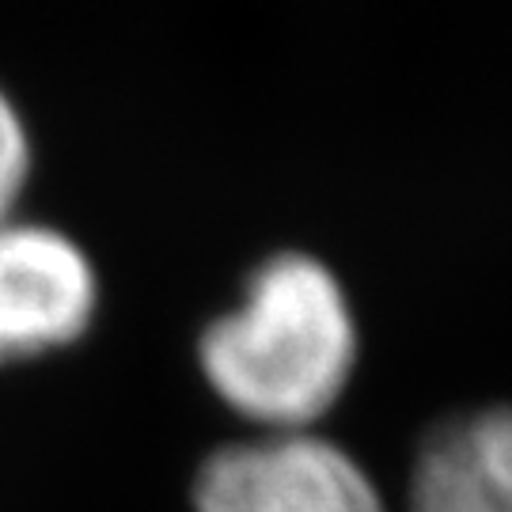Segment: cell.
Segmentation results:
<instances>
[{"instance_id":"cell-2","label":"cell","mask_w":512,"mask_h":512,"mask_svg":"<svg viewBox=\"0 0 512 512\" xmlns=\"http://www.w3.org/2000/svg\"><path fill=\"white\" fill-rule=\"evenodd\" d=\"M194 512H387L361 463L334 440L262 433L224 444L194 478Z\"/></svg>"},{"instance_id":"cell-5","label":"cell","mask_w":512,"mask_h":512,"mask_svg":"<svg viewBox=\"0 0 512 512\" xmlns=\"http://www.w3.org/2000/svg\"><path fill=\"white\" fill-rule=\"evenodd\" d=\"M31 133L19 107L8 99V92L0 88V220H8L16 213V202L23 194V186L31 179Z\"/></svg>"},{"instance_id":"cell-4","label":"cell","mask_w":512,"mask_h":512,"mask_svg":"<svg viewBox=\"0 0 512 512\" xmlns=\"http://www.w3.org/2000/svg\"><path fill=\"white\" fill-rule=\"evenodd\" d=\"M410 512H512V406L452 414L421 437Z\"/></svg>"},{"instance_id":"cell-1","label":"cell","mask_w":512,"mask_h":512,"mask_svg":"<svg viewBox=\"0 0 512 512\" xmlns=\"http://www.w3.org/2000/svg\"><path fill=\"white\" fill-rule=\"evenodd\" d=\"M357 361L353 311L319 258L270 255L243 300L202 330L198 365L232 414L266 433L311 429L342 399Z\"/></svg>"},{"instance_id":"cell-3","label":"cell","mask_w":512,"mask_h":512,"mask_svg":"<svg viewBox=\"0 0 512 512\" xmlns=\"http://www.w3.org/2000/svg\"><path fill=\"white\" fill-rule=\"evenodd\" d=\"M99 311V274L61 228L0 220V365L80 342Z\"/></svg>"}]
</instances>
